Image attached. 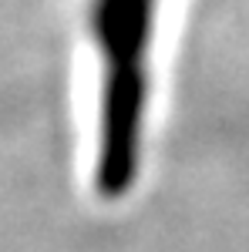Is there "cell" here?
<instances>
[{
    "label": "cell",
    "mask_w": 249,
    "mask_h": 252,
    "mask_svg": "<svg viewBox=\"0 0 249 252\" xmlns=\"http://www.w3.org/2000/svg\"><path fill=\"white\" fill-rule=\"evenodd\" d=\"M158 3L162 0H88V34L101 58L95 192L108 202L132 192L142 172Z\"/></svg>",
    "instance_id": "6da1fadb"
}]
</instances>
